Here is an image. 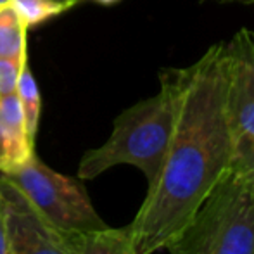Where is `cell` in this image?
Instances as JSON below:
<instances>
[{"label": "cell", "instance_id": "obj_1", "mask_svg": "<svg viewBox=\"0 0 254 254\" xmlns=\"http://www.w3.org/2000/svg\"><path fill=\"white\" fill-rule=\"evenodd\" d=\"M227 114V52L214 44L177 69V114L170 149L128 225L135 254H154L178 235L216 184L232 170Z\"/></svg>", "mask_w": 254, "mask_h": 254}, {"label": "cell", "instance_id": "obj_2", "mask_svg": "<svg viewBox=\"0 0 254 254\" xmlns=\"http://www.w3.org/2000/svg\"><path fill=\"white\" fill-rule=\"evenodd\" d=\"M161 90L128 107L114 120L113 133L97 149L83 154L78 166L80 180H94L104 171L130 164L156 180L170 149L177 114V69L159 73Z\"/></svg>", "mask_w": 254, "mask_h": 254}, {"label": "cell", "instance_id": "obj_3", "mask_svg": "<svg viewBox=\"0 0 254 254\" xmlns=\"http://www.w3.org/2000/svg\"><path fill=\"white\" fill-rule=\"evenodd\" d=\"M166 249L170 254H254V182L228 171Z\"/></svg>", "mask_w": 254, "mask_h": 254}, {"label": "cell", "instance_id": "obj_4", "mask_svg": "<svg viewBox=\"0 0 254 254\" xmlns=\"http://www.w3.org/2000/svg\"><path fill=\"white\" fill-rule=\"evenodd\" d=\"M0 177L16 185L54 227L63 230H101L107 227L92 206L83 185L54 171L35 154L16 170Z\"/></svg>", "mask_w": 254, "mask_h": 254}, {"label": "cell", "instance_id": "obj_5", "mask_svg": "<svg viewBox=\"0 0 254 254\" xmlns=\"http://www.w3.org/2000/svg\"><path fill=\"white\" fill-rule=\"evenodd\" d=\"M225 52L227 114L235 157L254 142V31L241 28L225 44Z\"/></svg>", "mask_w": 254, "mask_h": 254}, {"label": "cell", "instance_id": "obj_6", "mask_svg": "<svg viewBox=\"0 0 254 254\" xmlns=\"http://www.w3.org/2000/svg\"><path fill=\"white\" fill-rule=\"evenodd\" d=\"M9 254H69L63 228L47 221L14 184L0 177Z\"/></svg>", "mask_w": 254, "mask_h": 254}, {"label": "cell", "instance_id": "obj_7", "mask_svg": "<svg viewBox=\"0 0 254 254\" xmlns=\"http://www.w3.org/2000/svg\"><path fill=\"white\" fill-rule=\"evenodd\" d=\"M17 94L0 97V175L16 170L33 156Z\"/></svg>", "mask_w": 254, "mask_h": 254}, {"label": "cell", "instance_id": "obj_8", "mask_svg": "<svg viewBox=\"0 0 254 254\" xmlns=\"http://www.w3.org/2000/svg\"><path fill=\"white\" fill-rule=\"evenodd\" d=\"M69 254H135L128 227L101 230H64Z\"/></svg>", "mask_w": 254, "mask_h": 254}, {"label": "cell", "instance_id": "obj_9", "mask_svg": "<svg viewBox=\"0 0 254 254\" xmlns=\"http://www.w3.org/2000/svg\"><path fill=\"white\" fill-rule=\"evenodd\" d=\"M26 24L21 19L14 3L0 5V57L28 59L26 54Z\"/></svg>", "mask_w": 254, "mask_h": 254}, {"label": "cell", "instance_id": "obj_10", "mask_svg": "<svg viewBox=\"0 0 254 254\" xmlns=\"http://www.w3.org/2000/svg\"><path fill=\"white\" fill-rule=\"evenodd\" d=\"M16 94L21 102V109H23L24 127H26L28 138H30L31 144H35V137H37V130H38V121H40L42 101H40V92H38L37 81H35L33 73H31L28 64L23 67V71H21Z\"/></svg>", "mask_w": 254, "mask_h": 254}, {"label": "cell", "instance_id": "obj_11", "mask_svg": "<svg viewBox=\"0 0 254 254\" xmlns=\"http://www.w3.org/2000/svg\"><path fill=\"white\" fill-rule=\"evenodd\" d=\"M10 2L14 3L26 28H33L54 16L66 12L76 3V0H69V2H63V0H10Z\"/></svg>", "mask_w": 254, "mask_h": 254}, {"label": "cell", "instance_id": "obj_12", "mask_svg": "<svg viewBox=\"0 0 254 254\" xmlns=\"http://www.w3.org/2000/svg\"><path fill=\"white\" fill-rule=\"evenodd\" d=\"M28 64V59H10L0 57V97L16 94L21 71Z\"/></svg>", "mask_w": 254, "mask_h": 254}, {"label": "cell", "instance_id": "obj_13", "mask_svg": "<svg viewBox=\"0 0 254 254\" xmlns=\"http://www.w3.org/2000/svg\"><path fill=\"white\" fill-rule=\"evenodd\" d=\"M0 254H9V241H7V223H5V207H3L2 192H0Z\"/></svg>", "mask_w": 254, "mask_h": 254}, {"label": "cell", "instance_id": "obj_14", "mask_svg": "<svg viewBox=\"0 0 254 254\" xmlns=\"http://www.w3.org/2000/svg\"><path fill=\"white\" fill-rule=\"evenodd\" d=\"M204 2H216V3H242V5H254V0H204Z\"/></svg>", "mask_w": 254, "mask_h": 254}, {"label": "cell", "instance_id": "obj_15", "mask_svg": "<svg viewBox=\"0 0 254 254\" xmlns=\"http://www.w3.org/2000/svg\"><path fill=\"white\" fill-rule=\"evenodd\" d=\"M94 2L101 3V5H113V3H118L120 0H94Z\"/></svg>", "mask_w": 254, "mask_h": 254}, {"label": "cell", "instance_id": "obj_16", "mask_svg": "<svg viewBox=\"0 0 254 254\" xmlns=\"http://www.w3.org/2000/svg\"><path fill=\"white\" fill-rule=\"evenodd\" d=\"M9 2V0H0V5H2V3H7Z\"/></svg>", "mask_w": 254, "mask_h": 254}, {"label": "cell", "instance_id": "obj_17", "mask_svg": "<svg viewBox=\"0 0 254 254\" xmlns=\"http://www.w3.org/2000/svg\"><path fill=\"white\" fill-rule=\"evenodd\" d=\"M63 2H69V0H63Z\"/></svg>", "mask_w": 254, "mask_h": 254}]
</instances>
